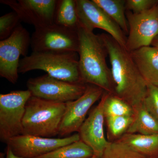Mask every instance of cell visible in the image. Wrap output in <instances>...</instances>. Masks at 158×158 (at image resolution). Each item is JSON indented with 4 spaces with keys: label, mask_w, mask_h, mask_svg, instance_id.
I'll return each instance as SVG.
<instances>
[{
    "label": "cell",
    "mask_w": 158,
    "mask_h": 158,
    "mask_svg": "<svg viewBox=\"0 0 158 158\" xmlns=\"http://www.w3.org/2000/svg\"><path fill=\"white\" fill-rule=\"evenodd\" d=\"M130 53L146 83L158 86V48L150 46L143 47Z\"/></svg>",
    "instance_id": "9a60e30c"
},
{
    "label": "cell",
    "mask_w": 158,
    "mask_h": 158,
    "mask_svg": "<svg viewBox=\"0 0 158 158\" xmlns=\"http://www.w3.org/2000/svg\"><path fill=\"white\" fill-rule=\"evenodd\" d=\"M79 140L78 133L61 138L22 135L11 138L6 144L19 157L35 158Z\"/></svg>",
    "instance_id": "8fae6325"
},
{
    "label": "cell",
    "mask_w": 158,
    "mask_h": 158,
    "mask_svg": "<svg viewBox=\"0 0 158 158\" xmlns=\"http://www.w3.org/2000/svg\"><path fill=\"white\" fill-rule=\"evenodd\" d=\"M158 3L156 0H127L126 9L134 13H140L150 9Z\"/></svg>",
    "instance_id": "484cf974"
},
{
    "label": "cell",
    "mask_w": 158,
    "mask_h": 158,
    "mask_svg": "<svg viewBox=\"0 0 158 158\" xmlns=\"http://www.w3.org/2000/svg\"><path fill=\"white\" fill-rule=\"evenodd\" d=\"M3 154L1 153L2 156H1V158H21L15 155L11 149L8 147L6 148V155L3 156Z\"/></svg>",
    "instance_id": "4316f807"
},
{
    "label": "cell",
    "mask_w": 158,
    "mask_h": 158,
    "mask_svg": "<svg viewBox=\"0 0 158 158\" xmlns=\"http://www.w3.org/2000/svg\"><path fill=\"white\" fill-rule=\"evenodd\" d=\"M105 91L95 85L86 84V90L81 96L66 102L58 135L67 137L71 133L78 132L90 108L101 99Z\"/></svg>",
    "instance_id": "30bf717a"
},
{
    "label": "cell",
    "mask_w": 158,
    "mask_h": 158,
    "mask_svg": "<svg viewBox=\"0 0 158 158\" xmlns=\"http://www.w3.org/2000/svg\"><path fill=\"white\" fill-rule=\"evenodd\" d=\"M65 108L66 103L31 96L26 105L23 135L49 138L58 135Z\"/></svg>",
    "instance_id": "277c9868"
},
{
    "label": "cell",
    "mask_w": 158,
    "mask_h": 158,
    "mask_svg": "<svg viewBox=\"0 0 158 158\" xmlns=\"http://www.w3.org/2000/svg\"><path fill=\"white\" fill-rule=\"evenodd\" d=\"M152 46L158 48V36L154 40L152 44Z\"/></svg>",
    "instance_id": "83f0119b"
},
{
    "label": "cell",
    "mask_w": 158,
    "mask_h": 158,
    "mask_svg": "<svg viewBox=\"0 0 158 158\" xmlns=\"http://www.w3.org/2000/svg\"><path fill=\"white\" fill-rule=\"evenodd\" d=\"M57 0H1L16 12L21 21L32 25L35 28L54 23Z\"/></svg>",
    "instance_id": "4fadbf2b"
},
{
    "label": "cell",
    "mask_w": 158,
    "mask_h": 158,
    "mask_svg": "<svg viewBox=\"0 0 158 158\" xmlns=\"http://www.w3.org/2000/svg\"><path fill=\"white\" fill-rule=\"evenodd\" d=\"M143 104L158 122V86L148 84L147 94Z\"/></svg>",
    "instance_id": "d4e9b609"
},
{
    "label": "cell",
    "mask_w": 158,
    "mask_h": 158,
    "mask_svg": "<svg viewBox=\"0 0 158 158\" xmlns=\"http://www.w3.org/2000/svg\"><path fill=\"white\" fill-rule=\"evenodd\" d=\"M106 99L105 91L101 99L82 125L78 132L80 140L93 150L94 155L101 158L110 142L104 134L105 116L104 106Z\"/></svg>",
    "instance_id": "5bb4252c"
},
{
    "label": "cell",
    "mask_w": 158,
    "mask_h": 158,
    "mask_svg": "<svg viewBox=\"0 0 158 158\" xmlns=\"http://www.w3.org/2000/svg\"><path fill=\"white\" fill-rule=\"evenodd\" d=\"M98 158V157H97L96 156H94V155L91 158Z\"/></svg>",
    "instance_id": "f1b7e54d"
},
{
    "label": "cell",
    "mask_w": 158,
    "mask_h": 158,
    "mask_svg": "<svg viewBox=\"0 0 158 158\" xmlns=\"http://www.w3.org/2000/svg\"><path fill=\"white\" fill-rule=\"evenodd\" d=\"M129 27L126 49L128 52L150 46L158 36V3L140 13L126 12Z\"/></svg>",
    "instance_id": "9c48e42d"
},
{
    "label": "cell",
    "mask_w": 158,
    "mask_h": 158,
    "mask_svg": "<svg viewBox=\"0 0 158 158\" xmlns=\"http://www.w3.org/2000/svg\"><path fill=\"white\" fill-rule=\"evenodd\" d=\"M77 53L82 81L113 93L111 69L106 63L107 50L100 35H96L79 25Z\"/></svg>",
    "instance_id": "7a4b0ae2"
},
{
    "label": "cell",
    "mask_w": 158,
    "mask_h": 158,
    "mask_svg": "<svg viewBox=\"0 0 158 158\" xmlns=\"http://www.w3.org/2000/svg\"><path fill=\"white\" fill-rule=\"evenodd\" d=\"M77 30L53 23L35 28L31 37L33 52H78Z\"/></svg>",
    "instance_id": "8992f818"
},
{
    "label": "cell",
    "mask_w": 158,
    "mask_h": 158,
    "mask_svg": "<svg viewBox=\"0 0 158 158\" xmlns=\"http://www.w3.org/2000/svg\"><path fill=\"white\" fill-rule=\"evenodd\" d=\"M110 58L113 93L135 110L143 104L148 84L139 72L129 52L109 34H100Z\"/></svg>",
    "instance_id": "6da1fadb"
},
{
    "label": "cell",
    "mask_w": 158,
    "mask_h": 158,
    "mask_svg": "<svg viewBox=\"0 0 158 158\" xmlns=\"http://www.w3.org/2000/svg\"><path fill=\"white\" fill-rule=\"evenodd\" d=\"M134 119V116L105 118L108 141L112 142L120 139L127 133Z\"/></svg>",
    "instance_id": "44dd1931"
},
{
    "label": "cell",
    "mask_w": 158,
    "mask_h": 158,
    "mask_svg": "<svg viewBox=\"0 0 158 158\" xmlns=\"http://www.w3.org/2000/svg\"><path fill=\"white\" fill-rule=\"evenodd\" d=\"M93 155L92 149L79 140L35 158H90Z\"/></svg>",
    "instance_id": "ffe728a7"
},
{
    "label": "cell",
    "mask_w": 158,
    "mask_h": 158,
    "mask_svg": "<svg viewBox=\"0 0 158 158\" xmlns=\"http://www.w3.org/2000/svg\"><path fill=\"white\" fill-rule=\"evenodd\" d=\"M118 141L146 158H158V134L146 135L126 133Z\"/></svg>",
    "instance_id": "2e32d148"
},
{
    "label": "cell",
    "mask_w": 158,
    "mask_h": 158,
    "mask_svg": "<svg viewBox=\"0 0 158 158\" xmlns=\"http://www.w3.org/2000/svg\"><path fill=\"white\" fill-rule=\"evenodd\" d=\"M127 133L146 135L158 134V122L143 104L135 110L134 120Z\"/></svg>",
    "instance_id": "e0dca14e"
},
{
    "label": "cell",
    "mask_w": 158,
    "mask_h": 158,
    "mask_svg": "<svg viewBox=\"0 0 158 158\" xmlns=\"http://www.w3.org/2000/svg\"><path fill=\"white\" fill-rule=\"evenodd\" d=\"M79 25L93 32L98 28L105 31L126 48L127 38L120 27L93 1L76 0Z\"/></svg>",
    "instance_id": "7c38bea8"
},
{
    "label": "cell",
    "mask_w": 158,
    "mask_h": 158,
    "mask_svg": "<svg viewBox=\"0 0 158 158\" xmlns=\"http://www.w3.org/2000/svg\"><path fill=\"white\" fill-rule=\"evenodd\" d=\"M109 15L124 34H128L129 27L126 15L124 0H92Z\"/></svg>",
    "instance_id": "d6986e66"
},
{
    "label": "cell",
    "mask_w": 158,
    "mask_h": 158,
    "mask_svg": "<svg viewBox=\"0 0 158 158\" xmlns=\"http://www.w3.org/2000/svg\"><path fill=\"white\" fill-rule=\"evenodd\" d=\"M20 19L14 11L4 15L0 17V40L10 37L20 25Z\"/></svg>",
    "instance_id": "cb8c5ba5"
},
{
    "label": "cell",
    "mask_w": 158,
    "mask_h": 158,
    "mask_svg": "<svg viewBox=\"0 0 158 158\" xmlns=\"http://www.w3.org/2000/svg\"><path fill=\"white\" fill-rule=\"evenodd\" d=\"M41 70L50 76L73 84H84L79 66L78 54L73 52H33L20 60L19 73Z\"/></svg>",
    "instance_id": "3957f363"
},
{
    "label": "cell",
    "mask_w": 158,
    "mask_h": 158,
    "mask_svg": "<svg viewBox=\"0 0 158 158\" xmlns=\"http://www.w3.org/2000/svg\"><path fill=\"white\" fill-rule=\"evenodd\" d=\"M101 158H146L127 144L117 141L110 142Z\"/></svg>",
    "instance_id": "603a6c76"
},
{
    "label": "cell",
    "mask_w": 158,
    "mask_h": 158,
    "mask_svg": "<svg viewBox=\"0 0 158 158\" xmlns=\"http://www.w3.org/2000/svg\"><path fill=\"white\" fill-rule=\"evenodd\" d=\"M105 118L114 116H134L135 110L127 102L113 94L106 91L104 106Z\"/></svg>",
    "instance_id": "7402d4cb"
},
{
    "label": "cell",
    "mask_w": 158,
    "mask_h": 158,
    "mask_svg": "<svg viewBox=\"0 0 158 158\" xmlns=\"http://www.w3.org/2000/svg\"><path fill=\"white\" fill-rule=\"evenodd\" d=\"M27 86L33 96L65 103L79 98L86 89V84L64 81L48 74L29 79Z\"/></svg>",
    "instance_id": "ba28073f"
},
{
    "label": "cell",
    "mask_w": 158,
    "mask_h": 158,
    "mask_svg": "<svg viewBox=\"0 0 158 158\" xmlns=\"http://www.w3.org/2000/svg\"><path fill=\"white\" fill-rule=\"evenodd\" d=\"M32 94L28 90H16L0 94V139L7 143L23 135V120L26 104Z\"/></svg>",
    "instance_id": "5b68a950"
},
{
    "label": "cell",
    "mask_w": 158,
    "mask_h": 158,
    "mask_svg": "<svg viewBox=\"0 0 158 158\" xmlns=\"http://www.w3.org/2000/svg\"><path fill=\"white\" fill-rule=\"evenodd\" d=\"M28 31L19 26L11 36L0 41V76L12 84L17 82L20 57L27 56L31 46Z\"/></svg>",
    "instance_id": "52a82bcc"
},
{
    "label": "cell",
    "mask_w": 158,
    "mask_h": 158,
    "mask_svg": "<svg viewBox=\"0 0 158 158\" xmlns=\"http://www.w3.org/2000/svg\"><path fill=\"white\" fill-rule=\"evenodd\" d=\"M54 23L77 30L79 21L76 0H57Z\"/></svg>",
    "instance_id": "ac0fdd59"
}]
</instances>
